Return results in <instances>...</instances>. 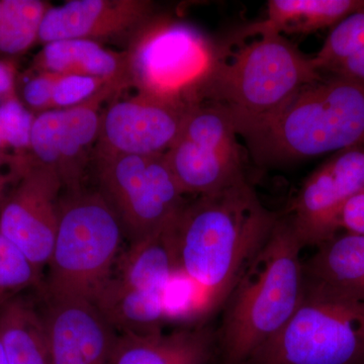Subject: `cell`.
Here are the masks:
<instances>
[{"mask_svg": "<svg viewBox=\"0 0 364 364\" xmlns=\"http://www.w3.org/2000/svg\"><path fill=\"white\" fill-rule=\"evenodd\" d=\"M279 219L246 179L186 203L171 225L177 269L200 287L208 310L224 306Z\"/></svg>", "mask_w": 364, "mask_h": 364, "instance_id": "1", "label": "cell"}, {"mask_svg": "<svg viewBox=\"0 0 364 364\" xmlns=\"http://www.w3.org/2000/svg\"><path fill=\"white\" fill-rule=\"evenodd\" d=\"M303 248L289 218L279 217L223 306L215 363L245 364L293 317L305 293Z\"/></svg>", "mask_w": 364, "mask_h": 364, "instance_id": "2", "label": "cell"}, {"mask_svg": "<svg viewBox=\"0 0 364 364\" xmlns=\"http://www.w3.org/2000/svg\"><path fill=\"white\" fill-rule=\"evenodd\" d=\"M261 164L301 161L364 142V81L329 75L245 136Z\"/></svg>", "mask_w": 364, "mask_h": 364, "instance_id": "3", "label": "cell"}, {"mask_svg": "<svg viewBox=\"0 0 364 364\" xmlns=\"http://www.w3.org/2000/svg\"><path fill=\"white\" fill-rule=\"evenodd\" d=\"M322 77L313 57L282 35L265 33L230 61L218 60L198 100L225 107L238 135L245 138Z\"/></svg>", "mask_w": 364, "mask_h": 364, "instance_id": "4", "label": "cell"}, {"mask_svg": "<svg viewBox=\"0 0 364 364\" xmlns=\"http://www.w3.org/2000/svg\"><path fill=\"white\" fill-rule=\"evenodd\" d=\"M124 230L111 205L97 191H65L50 258V301L93 304L112 275Z\"/></svg>", "mask_w": 364, "mask_h": 364, "instance_id": "5", "label": "cell"}, {"mask_svg": "<svg viewBox=\"0 0 364 364\" xmlns=\"http://www.w3.org/2000/svg\"><path fill=\"white\" fill-rule=\"evenodd\" d=\"M245 364H364V303L306 279L293 317Z\"/></svg>", "mask_w": 364, "mask_h": 364, "instance_id": "6", "label": "cell"}, {"mask_svg": "<svg viewBox=\"0 0 364 364\" xmlns=\"http://www.w3.org/2000/svg\"><path fill=\"white\" fill-rule=\"evenodd\" d=\"M127 53L136 91L191 104L220 59L195 28L157 16L131 38Z\"/></svg>", "mask_w": 364, "mask_h": 364, "instance_id": "7", "label": "cell"}, {"mask_svg": "<svg viewBox=\"0 0 364 364\" xmlns=\"http://www.w3.org/2000/svg\"><path fill=\"white\" fill-rule=\"evenodd\" d=\"M98 191L119 218L131 244L165 231L184 205L164 154L93 157Z\"/></svg>", "mask_w": 364, "mask_h": 364, "instance_id": "8", "label": "cell"}, {"mask_svg": "<svg viewBox=\"0 0 364 364\" xmlns=\"http://www.w3.org/2000/svg\"><path fill=\"white\" fill-rule=\"evenodd\" d=\"M238 136L222 105L202 102L191 107L164 154L184 195H213L246 179Z\"/></svg>", "mask_w": 364, "mask_h": 364, "instance_id": "9", "label": "cell"}, {"mask_svg": "<svg viewBox=\"0 0 364 364\" xmlns=\"http://www.w3.org/2000/svg\"><path fill=\"white\" fill-rule=\"evenodd\" d=\"M193 105L141 91L126 98L117 95L100 114L93 157L165 154Z\"/></svg>", "mask_w": 364, "mask_h": 364, "instance_id": "10", "label": "cell"}, {"mask_svg": "<svg viewBox=\"0 0 364 364\" xmlns=\"http://www.w3.org/2000/svg\"><path fill=\"white\" fill-rule=\"evenodd\" d=\"M119 95L112 88H105L82 104L35 117L30 155L58 174L63 191L82 188L85 169L97 145L102 105Z\"/></svg>", "mask_w": 364, "mask_h": 364, "instance_id": "11", "label": "cell"}, {"mask_svg": "<svg viewBox=\"0 0 364 364\" xmlns=\"http://www.w3.org/2000/svg\"><path fill=\"white\" fill-rule=\"evenodd\" d=\"M364 188V142L339 151L304 182L287 215L306 246H318L338 234L342 212Z\"/></svg>", "mask_w": 364, "mask_h": 364, "instance_id": "12", "label": "cell"}, {"mask_svg": "<svg viewBox=\"0 0 364 364\" xmlns=\"http://www.w3.org/2000/svg\"><path fill=\"white\" fill-rule=\"evenodd\" d=\"M20 184L0 212V234L37 268L51 258L59 223L63 184L58 174L28 156Z\"/></svg>", "mask_w": 364, "mask_h": 364, "instance_id": "13", "label": "cell"}, {"mask_svg": "<svg viewBox=\"0 0 364 364\" xmlns=\"http://www.w3.org/2000/svg\"><path fill=\"white\" fill-rule=\"evenodd\" d=\"M147 0H71L48 9L39 31L40 42L88 40L100 43L133 37L154 18Z\"/></svg>", "mask_w": 364, "mask_h": 364, "instance_id": "14", "label": "cell"}, {"mask_svg": "<svg viewBox=\"0 0 364 364\" xmlns=\"http://www.w3.org/2000/svg\"><path fill=\"white\" fill-rule=\"evenodd\" d=\"M44 318L52 364H109L117 333L95 304L50 301Z\"/></svg>", "mask_w": 364, "mask_h": 364, "instance_id": "15", "label": "cell"}, {"mask_svg": "<svg viewBox=\"0 0 364 364\" xmlns=\"http://www.w3.org/2000/svg\"><path fill=\"white\" fill-rule=\"evenodd\" d=\"M215 351V331L205 326L171 333L119 334L109 364H210Z\"/></svg>", "mask_w": 364, "mask_h": 364, "instance_id": "16", "label": "cell"}, {"mask_svg": "<svg viewBox=\"0 0 364 364\" xmlns=\"http://www.w3.org/2000/svg\"><path fill=\"white\" fill-rule=\"evenodd\" d=\"M33 68L100 79L121 93L132 86L128 53L111 51L93 41L48 43L33 60Z\"/></svg>", "mask_w": 364, "mask_h": 364, "instance_id": "17", "label": "cell"}, {"mask_svg": "<svg viewBox=\"0 0 364 364\" xmlns=\"http://www.w3.org/2000/svg\"><path fill=\"white\" fill-rule=\"evenodd\" d=\"M304 268L309 282L364 303V236L337 234Z\"/></svg>", "mask_w": 364, "mask_h": 364, "instance_id": "18", "label": "cell"}, {"mask_svg": "<svg viewBox=\"0 0 364 364\" xmlns=\"http://www.w3.org/2000/svg\"><path fill=\"white\" fill-rule=\"evenodd\" d=\"M363 4V0H269L264 20L245 28L244 36L316 32L336 26Z\"/></svg>", "mask_w": 364, "mask_h": 364, "instance_id": "19", "label": "cell"}, {"mask_svg": "<svg viewBox=\"0 0 364 364\" xmlns=\"http://www.w3.org/2000/svg\"><path fill=\"white\" fill-rule=\"evenodd\" d=\"M93 304L116 332L149 335L162 331L166 296L124 286L112 277Z\"/></svg>", "mask_w": 364, "mask_h": 364, "instance_id": "20", "label": "cell"}, {"mask_svg": "<svg viewBox=\"0 0 364 364\" xmlns=\"http://www.w3.org/2000/svg\"><path fill=\"white\" fill-rule=\"evenodd\" d=\"M170 226L160 234L131 244L114 279L124 286L166 296L177 270L176 246Z\"/></svg>", "mask_w": 364, "mask_h": 364, "instance_id": "21", "label": "cell"}, {"mask_svg": "<svg viewBox=\"0 0 364 364\" xmlns=\"http://www.w3.org/2000/svg\"><path fill=\"white\" fill-rule=\"evenodd\" d=\"M0 338L9 364H52L45 321L21 306L6 311Z\"/></svg>", "mask_w": 364, "mask_h": 364, "instance_id": "22", "label": "cell"}, {"mask_svg": "<svg viewBox=\"0 0 364 364\" xmlns=\"http://www.w3.org/2000/svg\"><path fill=\"white\" fill-rule=\"evenodd\" d=\"M51 4L41 0H0V55L23 54L39 41Z\"/></svg>", "mask_w": 364, "mask_h": 364, "instance_id": "23", "label": "cell"}, {"mask_svg": "<svg viewBox=\"0 0 364 364\" xmlns=\"http://www.w3.org/2000/svg\"><path fill=\"white\" fill-rule=\"evenodd\" d=\"M337 39L347 58L326 73L364 81V6L339 23Z\"/></svg>", "mask_w": 364, "mask_h": 364, "instance_id": "24", "label": "cell"}, {"mask_svg": "<svg viewBox=\"0 0 364 364\" xmlns=\"http://www.w3.org/2000/svg\"><path fill=\"white\" fill-rule=\"evenodd\" d=\"M35 114L16 95L0 104V151L30 154L31 132Z\"/></svg>", "mask_w": 364, "mask_h": 364, "instance_id": "25", "label": "cell"}, {"mask_svg": "<svg viewBox=\"0 0 364 364\" xmlns=\"http://www.w3.org/2000/svg\"><path fill=\"white\" fill-rule=\"evenodd\" d=\"M38 272L20 249L0 234V293L33 284Z\"/></svg>", "mask_w": 364, "mask_h": 364, "instance_id": "26", "label": "cell"}, {"mask_svg": "<svg viewBox=\"0 0 364 364\" xmlns=\"http://www.w3.org/2000/svg\"><path fill=\"white\" fill-rule=\"evenodd\" d=\"M105 88L112 87L100 79L59 74L53 90L51 109L75 107L90 100Z\"/></svg>", "mask_w": 364, "mask_h": 364, "instance_id": "27", "label": "cell"}, {"mask_svg": "<svg viewBox=\"0 0 364 364\" xmlns=\"http://www.w3.org/2000/svg\"><path fill=\"white\" fill-rule=\"evenodd\" d=\"M59 74L48 71H37L23 87V98L26 105L38 114L51 109L53 90Z\"/></svg>", "mask_w": 364, "mask_h": 364, "instance_id": "28", "label": "cell"}, {"mask_svg": "<svg viewBox=\"0 0 364 364\" xmlns=\"http://www.w3.org/2000/svg\"><path fill=\"white\" fill-rule=\"evenodd\" d=\"M340 228L347 233L364 236V188L349 200L342 212Z\"/></svg>", "mask_w": 364, "mask_h": 364, "instance_id": "29", "label": "cell"}, {"mask_svg": "<svg viewBox=\"0 0 364 364\" xmlns=\"http://www.w3.org/2000/svg\"><path fill=\"white\" fill-rule=\"evenodd\" d=\"M16 85V67L11 62L0 60V95L6 97L14 95Z\"/></svg>", "mask_w": 364, "mask_h": 364, "instance_id": "30", "label": "cell"}, {"mask_svg": "<svg viewBox=\"0 0 364 364\" xmlns=\"http://www.w3.org/2000/svg\"><path fill=\"white\" fill-rule=\"evenodd\" d=\"M21 156V155L11 154V153L0 151V170L4 165H9L11 168H14Z\"/></svg>", "mask_w": 364, "mask_h": 364, "instance_id": "31", "label": "cell"}, {"mask_svg": "<svg viewBox=\"0 0 364 364\" xmlns=\"http://www.w3.org/2000/svg\"><path fill=\"white\" fill-rule=\"evenodd\" d=\"M14 178H18V174L11 169L9 173H4L0 170V198H1L2 193H4V189L9 181H13Z\"/></svg>", "mask_w": 364, "mask_h": 364, "instance_id": "32", "label": "cell"}, {"mask_svg": "<svg viewBox=\"0 0 364 364\" xmlns=\"http://www.w3.org/2000/svg\"><path fill=\"white\" fill-rule=\"evenodd\" d=\"M0 364H9V359H7L6 349H4L1 338H0Z\"/></svg>", "mask_w": 364, "mask_h": 364, "instance_id": "33", "label": "cell"}]
</instances>
